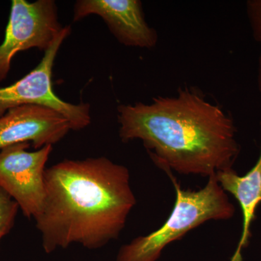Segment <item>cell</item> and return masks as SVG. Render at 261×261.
I'll list each match as a JSON object with an SVG mask.
<instances>
[{
	"mask_svg": "<svg viewBox=\"0 0 261 261\" xmlns=\"http://www.w3.org/2000/svg\"><path fill=\"white\" fill-rule=\"evenodd\" d=\"M122 142L140 140L165 172L210 177L233 168L240 147L232 117L202 91L184 86L173 96L117 108Z\"/></svg>",
	"mask_w": 261,
	"mask_h": 261,
	"instance_id": "obj_1",
	"label": "cell"
},
{
	"mask_svg": "<svg viewBox=\"0 0 261 261\" xmlns=\"http://www.w3.org/2000/svg\"><path fill=\"white\" fill-rule=\"evenodd\" d=\"M44 183L34 220L47 254L73 244L102 248L119 237L137 203L129 170L106 157L64 160L46 169Z\"/></svg>",
	"mask_w": 261,
	"mask_h": 261,
	"instance_id": "obj_2",
	"label": "cell"
},
{
	"mask_svg": "<svg viewBox=\"0 0 261 261\" xmlns=\"http://www.w3.org/2000/svg\"><path fill=\"white\" fill-rule=\"evenodd\" d=\"M176 190V201L166 222L145 236L137 237L121 247L116 261H157L165 247L181 240L189 231L206 221L232 219L235 207L227 194L211 176L203 188L185 190L172 172H166Z\"/></svg>",
	"mask_w": 261,
	"mask_h": 261,
	"instance_id": "obj_3",
	"label": "cell"
},
{
	"mask_svg": "<svg viewBox=\"0 0 261 261\" xmlns=\"http://www.w3.org/2000/svg\"><path fill=\"white\" fill-rule=\"evenodd\" d=\"M71 33L65 25L51 47L44 51L42 61L28 74L8 87L0 88V117L9 110L22 106H44L55 110L68 120L73 130L84 129L91 123L90 106L67 102L53 89V69L62 44Z\"/></svg>",
	"mask_w": 261,
	"mask_h": 261,
	"instance_id": "obj_4",
	"label": "cell"
},
{
	"mask_svg": "<svg viewBox=\"0 0 261 261\" xmlns=\"http://www.w3.org/2000/svg\"><path fill=\"white\" fill-rule=\"evenodd\" d=\"M63 28L54 0L12 1L4 41L0 45V82L6 80L16 54L32 48L48 50Z\"/></svg>",
	"mask_w": 261,
	"mask_h": 261,
	"instance_id": "obj_5",
	"label": "cell"
},
{
	"mask_svg": "<svg viewBox=\"0 0 261 261\" xmlns=\"http://www.w3.org/2000/svg\"><path fill=\"white\" fill-rule=\"evenodd\" d=\"M31 146L22 142L0 149V188L15 201L25 217L35 219L45 198L46 163L53 146L30 152Z\"/></svg>",
	"mask_w": 261,
	"mask_h": 261,
	"instance_id": "obj_6",
	"label": "cell"
},
{
	"mask_svg": "<svg viewBox=\"0 0 261 261\" xmlns=\"http://www.w3.org/2000/svg\"><path fill=\"white\" fill-rule=\"evenodd\" d=\"M98 15L110 32L126 47L152 49L159 42L155 30L146 21L139 0H78L73 8V21Z\"/></svg>",
	"mask_w": 261,
	"mask_h": 261,
	"instance_id": "obj_7",
	"label": "cell"
},
{
	"mask_svg": "<svg viewBox=\"0 0 261 261\" xmlns=\"http://www.w3.org/2000/svg\"><path fill=\"white\" fill-rule=\"evenodd\" d=\"M71 130L61 113L39 106H22L0 117V149L29 142L35 149L56 145Z\"/></svg>",
	"mask_w": 261,
	"mask_h": 261,
	"instance_id": "obj_8",
	"label": "cell"
},
{
	"mask_svg": "<svg viewBox=\"0 0 261 261\" xmlns=\"http://www.w3.org/2000/svg\"><path fill=\"white\" fill-rule=\"evenodd\" d=\"M261 140V121L260 123ZM216 179L225 192L238 200L243 214V228L238 247L230 261H243L242 251L251 238V226L256 219L255 213L261 203V145L260 154L255 166L245 176H240L232 168L216 173Z\"/></svg>",
	"mask_w": 261,
	"mask_h": 261,
	"instance_id": "obj_9",
	"label": "cell"
},
{
	"mask_svg": "<svg viewBox=\"0 0 261 261\" xmlns=\"http://www.w3.org/2000/svg\"><path fill=\"white\" fill-rule=\"evenodd\" d=\"M19 210L15 201L0 188V243L14 226Z\"/></svg>",
	"mask_w": 261,
	"mask_h": 261,
	"instance_id": "obj_10",
	"label": "cell"
},
{
	"mask_svg": "<svg viewBox=\"0 0 261 261\" xmlns=\"http://www.w3.org/2000/svg\"><path fill=\"white\" fill-rule=\"evenodd\" d=\"M246 11L252 36L261 45V0H249Z\"/></svg>",
	"mask_w": 261,
	"mask_h": 261,
	"instance_id": "obj_11",
	"label": "cell"
},
{
	"mask_svg": "<svg viewBox=\"0 0 261 261\" xmlns=\"http://www.w3.org/2000/svg\"><path fill=\"white\" fill-rule=\"evenodd\" d=\"M257 86L261 94V51L258 58V65H257Z\"/></svg>",
	"mask_w": 261,
	"mask_h": 261,
	"instance_id": "obj_12",
	"label": "cell"
},
{
	"mask_svg": "<svg viewBox=\"0 0 261 261\" xmlns=\"http://www.w3.org/2000/svg\"><path fill=\"white\" fill-rule=\"evenodd\" d=\"M32 261H37V260H32Z\"/></svg>",
	"mask_w": 261,
	"mask_h": 261,
	"instance_id": "obj_13",
	"label": "cell"
}]
</instances>
